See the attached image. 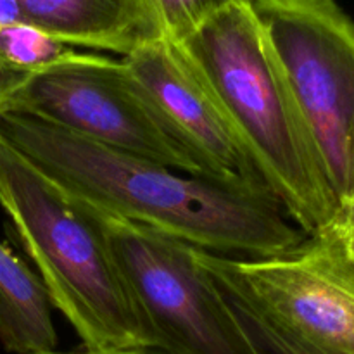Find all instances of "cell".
I'll list each match as a JSON object with an SVG mask.
<instances>
[{"mask_svg": "<svg viewBox=\"0 0 354 354\" xmlns=\"http://www.w3.org/2000/svg\"><path fill=\"white\" fill-rule=\"evenodd\" d=\"M0 135L92 209L171 235L209 254L268 258L290 251L306 237L268 190L175 171L17 111H0Z\"/></svg>", "mask_w": 354, "mask_h": 354, "instance_id": "1", "label": "cell"}, {"mask_svg": "<svg viewBox=\"0 0 354 354\" xmlns=\"http://www.w3.org/2000/svg\"><path fill=\"white\" fill-rule=\"evenodd\" d=\"M209 85L252 165L289 220L311 235L339 203L287 73L251 3H239L180 41Z\"/></svg>", "mask_w": 354, "mask_h": 354, "instance_id": "2", "label": "cell"}, {"mask_svg": "<svg viewBox=\"0 0 354 354\" xmlns=\"http://www.w3.org/2000/svg\"><path fill=\"white\" fill-rule=\"evenodd\" d=\"M0 206L86 353L156 348L102 223L0 135Z\"/></svg>", "mask_w": 354, "mask_h": 354, "instance_id": "3", "label": "cell"}, {"mask_svg": "<svg viewBox=\"0 0 354 354\" xmlns=\"http://www.w3.org/2000/svg\"><path fill=\"white\" fill-rule=\"evenodd\" d=\"M95 213L156 348L168 354H261L201 265L196 248Z\"/></svg>", "mask_w": 354, "mask_h": 354, "instance_id": "4", "label": "cell"}, {"mask_svg": "<svg viewBox=\"0 0 354 354\" xmlns=\"http://www.w3.org/2000/svg\"><path fill=\"white\" fill-rule=\"evenodd\" d=\"M339 206L354 201V21L335 0H252Z\"/></svg>", "mask_w": 354, "mask_h": 354, "instance_id": "5", "label": "cell"}, {"mask_svg": "<svg viewBox=\"0 0 354 354\" xmlns=\"http://www.w3.org/2000/svg\"><path fill=\"white\" fill-rule=\"evenodd\" d=\"M3 109L201 176L192 158L142 97L121 59L76 50L66 61L21 80L0 100Z\"/></svg>", "mask_w": 354, "mask_h": 354, "instance_id": "6", "label": "cell"}, {"mask_svg": "<svg viewBox=\"0 0 354 354\" xmlns=\"http://www.w3.org/2000/svg\"><path fill=\"white\" fill-rule=\"evenodd\" d=\"M213 279L304 341L354 354V251L330 223L296 248L258 259H230L197 249Z\"/></svg>", "mask_w": 354, "mask_h": 354, "instance_id": "7", "label": "cell"}, {"mask_svg": "<svg viewBox=\"0 0 354 354\" xmlns=\"http://www.w3.org/2000/svg\"><path fill=\"white\" fill-rule=\"evenodd\" d=\"M121 61L166 131L196 162L201 176L268 190L213 90L178 44L162 38L149 41Z\"/></svg>", "mask_w": 354, "mask_h": 354, "instance_id": "8", "label": "cell"}, {"mask_svg": "<svg viewBox=\"0 0 354 354\" xmlns=\"http://www.w3.org/2000/svg\"><path fill=\"white\" fill-rule=\"evenodd\" d=\"M21 17L69 47L113 52L121 57L161 40L147 0H14Z\"/></svg>", "mask_w": 354, "mask_h": 354, "instance_id": "9", "label": "cell"}, {"mask_svg": "<svg viewBox=\"0 0 354 354\" xmlns=\"http://www.w3.org/2000/svg\"><path fill=\"white\" fill-rule=\"evenodd\" d=\"M0 342L14 354L57 351L52 303L37 272L0 242Z\"/></svg>", "mask_w": 354, "mask_h": 354, "instance_id": "10", "label": "cell"}, {"mask_svg": "<svg viewBox=\"0 0 354 354\" xmlns=\"http://www.w3.org/2000/svg\"><path fill=\"white\" fill-rule=\"evenodd\" d=\"M213 280L220 287L228 306L232 308L235 317L239 318L244 330L248 332L249 337L252 339V342L261 351V354H339L304 341L299 335L292 334L290 330L283 328L282 325L273 322L270 317L263 315L259 310H256L237 290L225 286L220 280Z\"/></svg>", "mask_w": 354, "mask_h": 354, "instance_id": "11", "label": "cell"}, {"mask_svg": "<svg viewBox=\"0 0 354 354\" xmlns=\"http://www.w3.org/2000/svg\"><path fill=\"white\" fill-rule=\"evenodd\" d=\"M156 14L162 40L180 44L221 10L252 0H147Z\"/></svg>", "mask_w": 354, "mask_h": 354, "instance_id": "12", "label": "cell"}, {"mask_svg": "<svg viewBox=\"0 0 354 354\" xmlns=\"http://www.w3.org/2000/svg\"><path fill=\"white\" fill-rule=\"evenodd\" d=\"M332 225L337 228L339 234L344 237V241L354 251V201L339 206L337 213L332 218Z\"/></svg>", "mask_w": 354, "mask_h": 354, "instance_id": "13", "label": "cell"}, {"mask_svg": "<svg viewBox=\"0 0 354 354\" xmlns=\"http://www.w3.org/2000/svg\"><path fill=\"white\" fill-rule=\"evenodd\" d=\"M50 354H168L158 348H147V349H133V351H120V353H86V351H78V353H50Z\"/></svg>", "mask_w": 354, "mask_h": 354, "instance_id": "14", "label": "cell"}]
</instances>
